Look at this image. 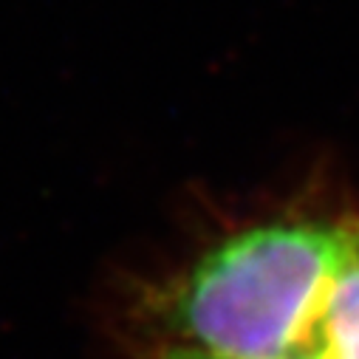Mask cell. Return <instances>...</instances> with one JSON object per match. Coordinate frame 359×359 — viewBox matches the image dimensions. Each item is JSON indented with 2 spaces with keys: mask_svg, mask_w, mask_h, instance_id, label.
Instances as JSON below:
<instances>
[{
  "mask_svg": "<svg viewBox=\"0 0 359 359\" xmlns=\"http://www.w3.org/2000/svg\"><path fill=\"white\" fill-rule=\"evenodd\" d=\"M353 224L356 215L278 218L224 238L144 300L158 345L218 359H300Z\"/></svg>",
  "mask_w": 359,
  "mask_h": 359,
  "instance_id": "obj_1",
  "label": "cell"
},
{
  "mask_svg": "<svg viewBox=\"0 0 359 359\" xmlns=\"http://www.w3.org/2000/svg\"><path fill=\"white\" fill-rule=\"evenodd\" d=\"M300 359H359V215Z\"/></svg>",
  "mask_w": 359,
  "mask_h": 359,
  "instance_id": "obj_2",
  "label": "cell"
},
{
  "mask_svg": "<svg viewBox=\"0 0 359 359\" xmlns=\"http://www.w3.org/2000/svg\"><path fill=\"white\" fill-rule=\"evenodd\" d=\"M147 359H218V356H210V353H201L193 348H182V345H156Z\"/></svg>",
  "mask_w": 359,
  "mask_h": 359,
  "instance_id": "obj_3",
  "label": "cell"
}]
</instances>
